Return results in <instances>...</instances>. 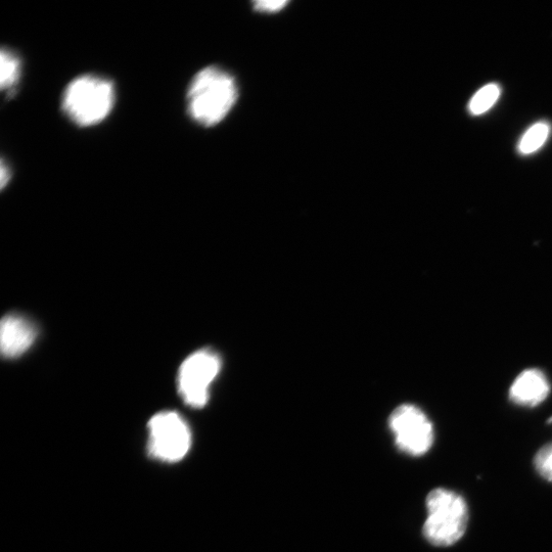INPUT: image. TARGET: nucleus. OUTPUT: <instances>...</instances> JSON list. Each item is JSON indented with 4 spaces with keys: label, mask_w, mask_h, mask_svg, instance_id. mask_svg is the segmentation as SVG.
Returning a JSON list of instances; mask_svg holds the SVG:
<instances>
[{
    "label": "nucleus",
    "mask_w": 552,
    "mask_h": 552,
    "mask_svg": "<svg viewBox=\"0 0 552 552\" xmlns=\"http://www.w3.org/2000/svg\"><path fill=\"white\" fill-rule=\"evenodd\" d=\"M238 98L235 78L218 67H207L195 76L190 85L189 113L199 124L212 127L224 120Z\"/></svg>",
    "instance_id": "f257e3e1"
},
{
    "label": "nucleus",
    "mask_w": 552,
    "mask_h": 552,
    "mask_svg": "<svg viewBox=\"0 0 552 552\" xmlns=\"http://www.w3.org/2000/svg\"><path fill=\"white\" fill-rule=\"evenodd\" d=\"M549 392L550 385L546 376L532 368L523 372L515 380L510 390V398L518 405L534 407L542 403Z\"/></svg>",
    "instance_id": "6e6552de"
},
{
    "label": "nucleus",
    "mask_w": 552,
    "mask_h": 552,
    "mask_svg": "<svg viewBox=\"0 0 552 552\" xmlns=\"http://www.w3.org/2000/svg\"><path fill=\"white\" fill-rule=\"evenodd\" d=\"M549 133V124L544 122L536 123L522 137L518 148L519 152L522 155L535 153L545 144Z\"/></svg>",
    "instance_id": "9d476101"
},
{
    "label": "nucleus",
    "mask_w": 552,
    "mask_h": 552,
    "mask_svg": "<svg viewBox=\"0 0 552 552\" xmlns=\"http://www.w3.org/2000/svg\"><path fill=\"white\" fill-rule=\"evenodd\" d=\"M21 64L16 55L4 49L0 55V85L3 90H10L19 81Z\"/></svg>",
    "instance_id": "1a4fd4ad"
},
{
    "label": "nucleus",
    "mask_w": 552,
    "mask_h": 552,
    "mask_svg": "<svg viewBox=\"0 0 552 552\" xmlns=\"http://www.w3.org/2000/svg\"><path fill=\"white\" fill-rule=\"evenodd\" d=\"M149 451L164 463H177L186 457L192 445L189 425L178 413L165 411L156 414L149 423Z\"/></svg>",
    "instance_id": "20e7f679"
},
{
    "label": "nucleus",
    "mask_w": 552,
    "mask_h": 552,
    "mask_svg": "<svg viewBox=\"0 0 552 552\" xmlns=\"http://www.w3.org/2000/svg\"><path fill=\"white\" fill-rule=\"evenodd\" d=\"M288 4V2H257L254 4V9L261 13L274 14L283 10Z\"/></svg>",
    "instance_id": "ddd939ff"
},
{
    "label": "nucleus",
    "mask_w": 552,
    "mask_h": 552,
    "mask_svg": "<svg viewBox=\"0 0 552 552\" xmlns=\"http://www.w3.org/2000/svg\"><path fill=\"white\" fill-rule=\"evenodd\" d=\"M0 182H2V189H5L7 186V183L10 180V169L7 167L5 161H2V169H0Z\"/></svg>",
    "instance_id": "4468645a"
},
{
    "label": "nucleus",
    "mask_w": 552,
    "mask_h": 552,
    "mask_svg": "<svg viewBox=\"0 0 552 552\" xmlns=\"http://www.w3.org/2000/svg\"><path fill=\"white\" fill-rule=\"evenodd\" d=\"M220 368V358L209 350L198 351L184 360L178 375V389L183 401L194 408L204 407Z\"/></svg>",
    "instance_id": "39448f33"
},
{
    "label": "nucleus",
    "mask_w": 552,
    "mask_h": 552,
    "mask_svg": "<svg viewBox=\"0 0 552 552\" xmlns=\"http://www.w3.org/2000/svg\"><path fill=\"white\" fill-rule=\"evenodd\" d=\"M501 89L498 84L492 83L481 88L470 102V112L479 116L489 111L498 101Z\"/></svg>",
    "instance_id": "9b49d317"
},
{
    "label": "nucleus",
    "mask_w": 552,
    "mask_h": 552,
    "mask_svg": "<svg viewBox=\"0 0 552 552\" xmlns=\"http://www.w3.org/2000/svg\"><path fill=\"white\" fill-rule=\"evenodd\" d=\"M37 333L32 322L23 316L10 314L0 327V347L7 358L24 354L34 343Z\"/></svg>",
    "instance_id": "0eeeda50"
},
{
    "label": "nucleus",
    "mask_w": 552,
    "mask_h": 552,
    "mask_svg": "<svg viewBox=\"0 0 552 552\" xmlns=\"http://www.w3.org/2000/svg\"><path fill=\"white\" fill-rule=\"evenodd\" d=\"M115 104V88L111 81L85 75L74 79L66 88L63 110L77 125L88 127L104 121Z\"/></svg>",
    "instance_id": "f03ea898"
},
{
    "label": "nucleus",
    "mask_w": 552,
    "mask_h": 552,
    "mask_svg": "<svg viewBox=\"0 0 552 552\" xmlns=\"http://www.w3.org/2000/svg\"><path fill=\"white\" fill-rule=\"evenodd\" d=\"M389 426L397 447L408 455L423 456L433 446V425L417 406L403 404L396 408L391 414Z\"/></svg>",
    "instance_id": "423d86ee"
},
{
    "label": "nucleus",
    "mask_w": 552,
    "mask_h": 552,
    "mask_svg": "<svg viewBox=\"0 0 552 552\" xmlns=\"http://www.w3.org/2000/svg\"><path fill=\"white\" fill-rule=\"evenodd\" d=\"M534 466L542 478L552 483V444L539 449L534 458Z\"/></svg>",
    "instance_id": "f8f14e48"
},
{
    "label": "nucleus",
    "mask_w": 552,
    "mask_h": 552,
    "mask_svg": "<svg viewBox=\"0 0 552 552\" xmlns=\"http://www.w3.org/2000/svg\"><path fill=\"white\" fill-rule=\"evenodd\" d=\"M426 504L428 518L423 532L431 544L447 547L464 537L469 522V509L462 496L439 488L430 492Z\"/></svg>",
    "instance_id": "7ed1b4c3"
}]
</instances>
